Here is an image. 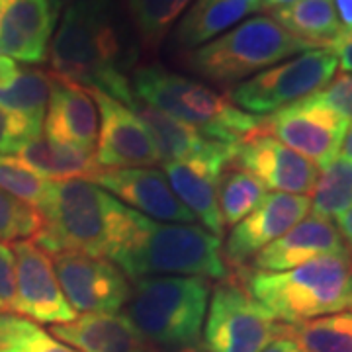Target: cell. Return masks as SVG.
<instances>
[{
    "mask_svg": "<svg viewBox=\"0 0 352 352\" xmlns=\"http://www.w3.org/2000/svg\"><path fill=\"white\" fill-rule=\"evenodd\" d=\"M212 286L201 276L133 280L126 317L149 346L173 349L200 340Z\"/></svg>",
    "mask_w": 352,
    "mask_h": 352,
    "instance_id": "cell-6",
    "label": "cell"
},
{
    "mask_svg": "<svg viewBox=\"0 0 352 352\" xmlns=\"http://www.w3.org/2000/svg\"><path fill=\"white\" fill-rule=\"evenodd\" d=\"M337 223H339L337 229H339L340 237H342L346 249H349V252L352 254V206L344 212V214L337 217Z\"/></svg>",
    "mask_w": 352,
    "mask_h": 352,
    "instance_id": "cell-40",
    "label": "cell"
},
{
    "mask_svg": "<svg viewBox=\"0 0 352 352\" xmlns=\"http://www.w3.org/2000/svg\"><path fill=\"white\" fill-rule=\"evenodd\" d=\"M43 135L78 149L96 151L98 108L87 88L53 76Z\"/></svg>",
    "mask_w": 352,
    "mask_h": 352,
    "instance_id": "cell-20",
    "label": "cell"
},
{
    "mask_svg": "<svg viewBox=\"0 0 352 352\" xmlns=\"http://www.w3.org/2000/svg\"><path fill=\"white\" fill-rule=\"evenodd\" d=\"M192 0H127L131 24L138 32L139 45L143 51L159 50L170 28L188 8Z\"/></svg>",
    "mask_w": 352,
    "mask_h": 352,
    "instance_id": "cell-28",
    "label": "cell"
},
{
    "mask_svg": "<svg viewBox=\"0 0 352 352\" xmlns=\"http://www.w3.org/2000/svg\"><path fill=\"white\" fill-rule=\"evenodd\" d=\"M309 50L317 47L292 36L272 16H254L188 51L182 61L196 75L217 85H231Z\"/></svg>",
    "mask_w": 352,
    "mask_h": 352,
    "instance_id": "cell-7",
    "label": "cell"
},
{
    "mask_svg": "<svg viewBox=\"0 0 352 352\" xmlns=\"http://www.w3.org/2000/svg\"><path fill=\"white\" fill-rule=\"evenodd\" d=\"M4 2H6V0H0V16H2V8H4Z\"/></svg>",
    "mask_w": 352,
    "mask_h": 352,
    "instance_id": "cell-46",
    "label": "cell"
},
{
    "mask_svg": "<svg viewBox=\"0 0 352 352\" xmlns=\"http://www.w3.org/2000/svg\"><path fill=\"white\" fill-rule=\"evenodd\" d=\"M243 2H251V4H256V6H261V0H243ZM263 10V8H261Z\"/></svg>",
    "mask_w": 352,
    "mask_h": 352,
    "instance_id": "cell-45",
    "label": "cell"
},
{
    "mask_svg": "<svg viewBox=\"0 0 352 352\" xmlns=\"http://www.w3.org/2000/svg\"><path fill=\"white\" fill-rule=\"evenodd\" d=\"M43 226V217L38 210L25 206L0 188V243L2 241H24L36 237Z\"/></svg>",
    "mask_w": 352,
    "mask_h": 352,
    "instance_id": "cell-33",
    "label": "cell"
},
{
    "mask_svg": "<svg viewBox=\"0 0 352 352\" xmlns=\"http://www.w3.org/2000/svg\"><path fill=\"white\" fill-rule=\"evenodd\" d=\"M110 261L131 280L149 276L227 278L221 239L196 223H159L133 210L131 229Z\"/></svg>",
    "mask_w": 352,
    "mask_h": 352,
    "instance_id": "cell-3",
    "label": "cell"
},
{
    "mask_svg": "<svg viewBox=\"0 0 352 352\" xmlns=\"http://www.w3.org/2000/svg\"><path fill=\"white\" fill-rule=\"evenodd\" d=\"M349 252L337 226L323 217H305L286 235L264 247L252 258L256 272H286L323 254Z\"/></svg>",
    "mask_w": 352,
    "mask_h": 352,
    "instance_id": "cell-19",
    "label": "cell"
},
{
    "mask_svg": "<svg viewBox=\"0 0 352 352\" xmlns=\"http://www.w3.org/2000/svg\"><path fill=\"white\" fill-rule=\"evenodd\" d=\"M126 106L143 122V126L149 131L164 163L194 157L212 145V139L204 138L194 127L186 126L173 116L153 108L151 104L143 102L135 94Z\"/></svg>",
    "mask_w": 352,
    "mask_h": 352,
    "instance_id": "cell-24",
    "label": "cell"
},
{
    "mask_svg": "<svg viewBox=\"0 0 352 352\" xmlns=\"http://www.w3.org/2000/svg\"><path fill=\"white\" fill-rule=\"evenodd\" d=\"M0 352H78L38 323L16 314H0Z\"/></svg>",
    "mask_w": 352,
    "mask_h": 352,
    "instance_id": "cell-31",
    "label": "cell"
},
{
    "mask_svg": "<svg viewBox=\"0 0 352 352\" xmlns=\"http://www.w3.org/2000/svg\"><path fill=\"white\" fill-rule=\"evenodd\" d=\"M337 69L339 61L333 51L309 50L235 85L229 90V100L243 112L268 116L327 87Z\"/></svg>",
    "mask_w": 352,
    "mask_h": 352,
    "instance_id": "cell-8",
    "label": "cell"
},
{
    "mask_svg": "<svg viewBox=\"0 0 352 352\" xmlns=\"http://www.w3.org/2000/svg\"><path fill=\"white\" fill-rule=\"evenodd\" d=\"M333 4H335L339 22L342 25V32L352 34V0H333Z\"/></svg>",
    "mask_w": 352,
    "mask_h": 352,
    "instance_id": "cell-39",
    "label": "cell"
},
{
    "mask_svg": "<svg viewBox=\"0 0 352 352\" xmlns=\"http://www.w3.org/2000/svg\"><path fill=\"white\" fill-rule=\"evenodd\" d=\"M0 188L41 214L50 200L51 180L38 175L16 157L0 155Z\"/></svg>",
    "mask_w": 352,
    "mask_h": 352,
    "instance_id": "cell-32",
    "label": "cell"
},
{
    "mask_svg": "<svg viewBox=\"0 0 352 352\" xmlns=\"http://www.w3.org/2000/svg\"><path fill=\"white\" fill-rule=\"evenodd\" d=\"M149 352H210L200 340L192 342V344H184V346H173V349H157V346H149Z\"/></svg>",
    "mask_w": 352,
    "mask_h": 352,
    "instance_id": "cell-42",
    "label": "cell"
},
{
    "mask_svg": "<svg viewBox=\"0 0 352 352\" xmlns=\"http://www.w3.org/2000/svg\"><path fill=\"white\" fill-rule=\"evenodd\" d=\"M311 98L352 122V73H340L327 87L311 94Z\"/></svg>",
    "mask_w": 352,
    "mask_h": 352,
    "instance_id": "cell-35",
    "label": "cell"
},
{
    "mask_svg": "<svg viewBox=\"0 0 352 352\" xmlns=\"http://www.w3.org/2000/svg\"><path fill=\"white\" fill-rule=\"evenodd\" d=\"M311 210V198L300 194L274 192L266 194L263 201L245 219L233 226L223 247L226 264L245 266L256 252L286 235L292 227L305 219Z\"/></svg>",
    "mask_w": 352,
    "mask_h": 352,
    "instance_id": "cell-14",
    "label": "cell"
},
{
    "mask_svg": "<svg viewBox=\"0 0 352 352\" xmlns=\"http://www.w3.org/2000/svg\"><path fill=\"white\" fill-rule=\"evenodd\" d=\"M286 32L315 47H329L342 34L333 0H294L272 14Z\"/></svg>",
    "mask_w": 352,
    "mask_h": 352,
    "instance_id": "cell-25",
    "label": "cell"
},
{
    "mask_svg": "<svg viewBox=\"0 0 352 352\" xmlns=\"http://www.w3.org/2000/svg\"><path fill=\"white\" fill-rule=\"evenodd\" d=\"M233 164H239L258 178L264 188L280 190L284 194H311L319 176V168L311 161L263 129L241 139Z\"/></svg>",
    "mask_w": 352,
    "mask_h": 352,
    "instance_id": "cell-16",
    "label": "cell"
},
{
    "mask_svg": "<svg viewBox=\"0 0 352 352\" xmlns=\"http://www.w3.org/2000/svg\"><path fill=\"white\" fill-rule=\"evenodd\" d=\"M349 127L346 118L307 96L264 118L261 129L272 133L317 168H325L339 157Z\"/></svg>",
    "mask_w": 352,
    "mask_h": 352,
    "instance_id": "cell-10",
    "label": "cell"
},
{
    "mask_svg": "<svg viewBox=\"0 0 352 352\" xmlns=\"http://www.w3.org/2000/svg\"><path fill=\"white\" fill-rule=\"evenodd\" d=\"M339 157L346 159V161H352V122L351 127H349V131H346V135H344V141H342Z\"/></svg>",
    "mask_w": 352,
    "mask_h": 352,
    "instance_id": "cell-43",
    "label": "cell"
},
{
    "mask_svg": "<svg viewBox=\"0 0 352 352\" xmlns=\"http://www.w3.org/2000/svg\"><path fill=\"white\" fill-rule=\"evenodd\" d=\"M0 314L18 315L16 261L12 247L0 243Z\"/></svg>",
    "mask_w": 352,
    "mask_h": 352,
    "instance_id": "cell-36",
    "label": "cell"
},
{
    "mask_svg": "<svg viewBox=\"0 0 352 352\" xmlns=\"http://www.w3.org/2000/svg\"><path fill=\"white\" fill-rule=\"evenodd\" d=\"M112 196L131 206L141 215L159 221L194 223L196 217L186 210L170 188L166 176L153 166L138 168H104L92 180Z\"/></svg>",
    "mask_w": 352,
    "mask_h": 352,
    "instance_id": "cell-18",
    "label": "cell"
},
{
    "mask_svg": "<svg viewBox=\"0 0 352 352\" xmlns=\"http://www.w3.org/2000/svg\"><path fill=\"white\" fill-rule=\"evenodd\" d=\"M53 268L75 314H118L129 298L131 284L108 258L76 252H57Z\"/></svg>",
    "mask_w": 352,
    "mask_h": 352,
    "instance_id": "cell-12",
    "label": "cell"
},
{
    "mask_svg": "<svg viewBox=\"0 0 352 352\" xmlns=\"http://www.w3.org/2000/svg\"><path fill=\"white\" fill-rule=\"evenodd\" d=\"M41 133L43 129L32 126L25 118L0 108V155L16 153L25 141L38 138Z\"/></svg>",
    "mask_w": 352,
    "mask_h": 352,
    "instance_id": "cell-34",
    "label": "cell"
},
{
    "mask_svg": "<svg viewBox=\"0 0 352 352\" xmlns=\"http://www.w3.org/2000/svg\"><path fill=\"white\" fill-rule=\"evenodd\" d=\"M16 261L18 315L34 323L63 325L75 321V309L69 305L50 254L34 241H16L12 245Z\"/></svg>",
    "mask_w": 352,
    "mask_h": 352,
    "instance_id": "cell-13",
    "label": "cell"
},
{
    "mask_svg": "<svg viewBox=\"0 0 352 352\" xmlns=\"http://www.w3.org/2000/svg\"><path fill=\"white\" fill-rule=\"evenodd\" d=\"M51 85H53V76L50 73L41 69L22 67V71L12 82L0 87V108L16 116H22L32 126L43 129Z\"/></svg>",
    "mask_w": 352,
    "mask_h": 352,
    "instance_id": "cell-26",
    "label": "cell"
},
{
    "mask_svg": "<svg viewBox=\"0 0 352 352\" xmlns=\"http://www.w3.org/2000/svg\"><path fill=\"white\" fill-rule=\"evenodd\" d=\"M327 50L335 53L339 67L342 73H352V34L351 32H342L339 38L335 39Z\"/></svg>",
    "mask_w": 352,
    "mask_h": 352,
    "instance_id": "cell-37",
    "label": "cell"
},
{
    "mask_svg": "<svg viewBox=\"0 0 352 352\" xmlns=\"http://www.w3.org/2000/svg\"><path fill=\"white\" fill-rule=\"evenodd\" d=\"M20 71H22L20 65L16 63L14 59H10V57L0 53V87H6L8 82H12Z\"/></svg>",
    "mask_w": 352,
    "mask_h": 352,
    "instance_id": "cell-38",
    "label": "cell"
},
{
    "mask_svg": "<svg viewBox=\"0 0 352 352\" xmlns=\"http://www.w3.org/2000/svg\"><path fill=\"white\" fill-rule=\"evenodd\" d=\"M266 196V188L258 178H254L245 168L231 166L226 168L219 190H217V201L223 226H237L241 219H245L252 210L263 201Z\"/></svg>",
    "mask_w": 352,
    "mask_h": 352,
    "instance_id": "cell-29",
    "label": "cell"
},
{
    "mask_svg": "<svg viewBox=\"0 0 352 352\" xmlns=\"http://www.w3.org/2000/svg\"><path fill=\"white\" fill-rule=\"evenodd\" d=\"M263 352H303V351L298 346V342H296V340L289 339L288 335H284V331H282V335L272 340V342H270Z\"/></svg>",
    "mask_w": 352,
    "mask_h": 352,
    "instance_id": "cell-41",
    "label": "cell"
},
{
    "mask_svg": "<svg viewBox=\"0 0 352 352\" xmlns=\"http://www.w3.org/2000/svg\"><path fill=\"white\" fill-rule=\"evenodd\" d=\"M284 335L296 340L303 352H352V309L284 325Z\"/></svg>",
    "mask_w": 352,
    "mask_h": 352,
    "instance_id": "cell-27",
    "label": "cell"
},
{
    "mask_svg": "<svg viewBox=\"0 0 352 352\" xmlns=\"http://www.w3.org/2000/svg\"><path fill=\"white\" fill-rule=\"evenodd\" d=\"M16 153L25 166L51 180H94V176L104 170L98 164L96 151L65 145L45 138L43 133L25 141Z\"/></svg>",
    "mask_w": 352,
    "mask_h": 352,
    "instance_id": "cell-22",
    "label": "cell"
},
{
    "mask_svg": "<svg viewBox=\"0 0 352 352\" xmlns=\"http://www.w3.org/2000/svg\"><path fill=\"white\" fill-rule=\"evenodd\" d=\"M243 286L286 325L339 314L352 309V254H323L286 272H251Z\"/></svg>",
    "mask_w": 352,
    "mask_h": 352,
    "instance_id": "cell-4",
    "label": "cell"
},
{
    "mask_svg": "<svg viewBox=\"0 0 352 352\" xmlns=\"http://www.w3.org/2000/svg\"><path fill=\"white\" fill-rule=\"evenodd\" d=\"M294 0H261V8L263 10H278L282 6H288Z\"/></svg>",
    "mask_w": 352,
    "mask_h": 352,
    "instance_id": "cell-44",
    "label": "cell"
},
{
    "mask_svg": "<svg viewBox=\"0 0 352 352\" xmlns=\"http://www.w3.org/2000/svg\"><path fill=\"white\" fill-rule=\"evenodd\" d=\"M239 143L212 141L206 151L194 157L164 163V176L176 198L215 237H223L226 229L217 201L219 180L227 166L233 164Z\"/></svg>",
    "mask_w": 352,
    "mask_h": 352,
    "instance_id": "cell-11",
    "label": "cell"
},
{
    "mask_svg": "<svg viewBox=\"0 0 352 352\" xmlns=\"http://www.w3.org/2000/svg\"><path fill=\"white\" fill-rule=\"evenodd\" d=\"M254 12L261 6L243 0H196L176 25L175 43L184 53L198 50Z\"/></svg>",
    "mask_w": 352,
    "mask_h": 352,
    "instance_id": "cell-23",
    "label": "cell"
},
{
    "mask_svg": "<svg viewBox=\"0 0 352 352\" xmlns=\"http://www.w3.org/2000/svg\"><path fill=\"white\" fill-rule=\"evenodd\" d=\"M51 335L78 352H149V344L122 314L82 315L51 325Z\"/></svg>",
    "mask_w": 352,
    "mask_h": 352,
    "instance_id": "cell-21",
    "label": "cell"
},
{
    "mask_svg": "<svg viewBox=\"0 0 352 352\" xmlns=\"http://www.w3.org/2000/svg\"><path fill=\"white\" fill-rule=\"evenodd\" d=\"M138 47L113 0H73L50 43L55 78L87 90H100L122 104L133 98L127 71L133 69Z\"/></svg>",
    "mask_w": 352,
    "mask_h": 352,
    "instance_id": "cell-1",
    "label": "cell"
},
{
    "mask_svg": "<svg viewBox=\"0 0 352 352\" xmlns=\"http://www.w3.org/2000/svg\"><path fill=\"white\" fill-rule=\"evenodd\" d=\"M284 325L235 280L219 282L210 296L204 346L210 352H263Z\"/></svg>",
    "mask_w": 352,
    "mask_h": 352,
    "instance_id": "cell-9",
    "label": "cell"
},
{
    "mask_svg": "<svg viewBox=\"0 0 352 352\" xmlns=\"http://www.w3.org/2000/svg\"><path fill=\"white\" fill-rule=\"evenodd\" d=\"M61 0H6L0 16V53L38 65L47 59Z\"/></svg>",
    "mask_w": 352,
    "mask_h": 352,
    "instance_id": "cell-17",
    "label": "cell"
},
{
    "mask_svg": "<svg viewBox=\"0 0 352 352\" xmlns=\"http://www.w3.org/2000/svg\"><path fill=\"white\" fill-rule=\"evenodd\" d=\"M131 90L153 108L194 127L212 141L239 143L263 127L264 118L243 112L214 88L161 65H143L135 69Z\"/></svg>",
    "mask_w": 352,
    "mask_h": 352,
    "instance_id": "cell-5",
    "label": "cell"
},
{
    "mask_svg": "<svg viewBox=\"0 0 352 352\" xmlns=\"http://www.w3.org/2000/svg\"><path fill=\"white\" fill-rule=\"evenodd\" d=\"M100 113L96 159L102 168H138L161 161L143 122L120 100L100 90H88Z\"/></svg>",
    "mask_w": 352,
    "mask_h": 352,
    "instance_id": "cell-15",
    "label": "cell"
},
{
    "mask_svg": "<svg viewBox=\"0 0 352 352\" xmlns=\"http://www.w3.org/2000/svg\"><path fill=\"white\" fill-rule=\"evenodd\" d=\"M34 243L45 252H76L110 258L129 235L133 210L92 180H51Z\"/></svg>",
    "mask_w": 352,
    "mask_h": 352,
    "instance_id": "cell-2",
    "label": "cell"
},
{
    "mask_svg": "<svg viewBox=\"0 0 352 352\" xmlns=\"http://www.w3.org/2000/svg\"><path fill=\"white\" fill-rule=\"evenodd\" d=\"M352 206V161L337 157L317 176L311 212L317 217H339Z\"/></svg>",
    "mask_w": 352,
    "mask_h": 352,
    "instance_id": "cell-30",
    "label": "cell"
}]
</instances>
